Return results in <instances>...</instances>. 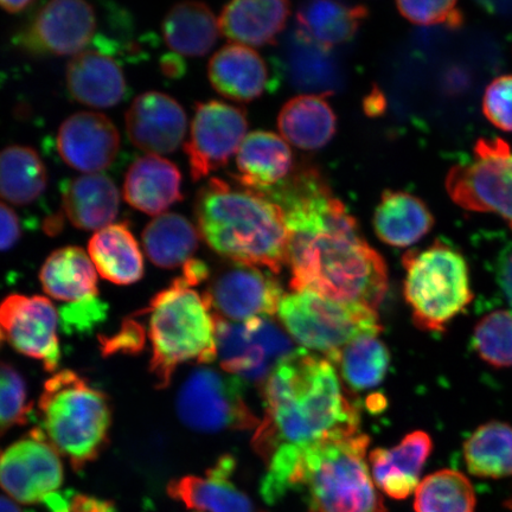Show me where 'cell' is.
<instances>
[{"label": "cell", "instance_id": "4", "mask_svg": "<svg viewBox=\"0 0 512 512\" xmlns=\"http://www.w3.org/2000/svg\"><path fill=\"white\" fill-rule=\"evenodd\" d=\"M369 438L360 431L334 435L306 450L285 494L302 492L310 512H387L367 464Z\"/></svg>", "mask_w": 512, "mask_h": 512}, {"label": "cell", "instance_id": "24", "mask_svg": "<svg viewBox=\"0 0 512 512\" xmlns=\"http://www.w3.org/2000/svg\"><path fill=\"white\" fill-rule=\"evenodd\" d=\"M285 73L299 91L332 95L342 86V70L332 49L319 44L298 28L286 41Z\"/></svg>", "mask_w": 512, "mask_h": 512}, {"label": "cell", "instance_id": "13", "mask_svg": "<svg viewBox=\"0 0 512 512\" xmlns=\"http://www.w3.org/2000/svg\"><path fill=\"white\" fill-rule=\"evenodd\" d=\"M247 130L246 112L241 108L216 100L198 104L184 145L194 181L226 165L239 152Z\"/></svg>", "mask_w": 512, "mask_h": 512}, {"label": "cell", "instance_id": "19", "mask_svg": "<svg viewBox=\"0 0 512 512\" xmlns=\"http://www.w3.org/2000/svg\"><path fill=\"white\" fill-rule=\"evenodd\" d=\"M433 450L430 434L409 433L399 445L370 453L371 476L383 494L405 499L418 489L420 476Z\"/></svg>", "mask_w": 512, "mask_h": 512}, {"label": "cell", "instance_id": "35", "mask_svg": "<svg viewBox=\"0 0 512 512\" xmlns=\"http://www.w3.org/2000/svg\"><path fill=\"white\" fill-rule=\"evenodd\" d=\"M467 471L485 479L512 476V426L491 420L480 425L463 446Z\"/></svg>", "mask_w": 512, "mask_h": 512}, {"label": "cell", "instance_id": "14", "mask_svg": "<svg viewBox=\"0 0 512 512\" xmlns=\"http://www.w3.org/2000/svg\"><path fill=\"white\" fill-rule=\"evenodd\" d=\"M0 328L21 354L54 371L61 361L59 313L46 297L12 294L0 304Z\"/></svg>", "mask_w": 512, "mask_h": 512}, {"label": "cell", "instance_id": "23", "mask_svg": "<svg viewBox=\"0 0 512 512\" xmlns=\"http://www.w3.org/2000/svg\"><path fill=\"white\" fill-rule=\"evenodd\" d=\"M293 165L285 139L273 132H252L243 140L236 157V181L243 188L264 194L285 182L294 171Z\"/></svg>", "mask_w": 512, "mask_h": 512}, {"label": "cell", "instance_id": "34", "mask_svg": "<svg viewBox=\"0 0 512 512\" xmlns=\"http://www.w3.org/2000/svg\"><path fill=\"white\" fill-rule=\"evenodd\" d=\"M368 16L363 5L338 2L305 3L297 11L298 29L326 48L347 43Z\"/></svg>", "mask_w": 512, "mask_h": 512}, {"label": "cell", "instance_id": "38", "mask_svg": "<svg viewBox=\"0 0 512 512\" xmlns=\"http://www.w3.org/2000/svg\"><path fill=\"white\" fill-rule=\"evenodd\" d=\"M476 507L471 480L457 470L434 472L415 491V512H475Z\"/></svg>", "mask_w": 512, "mask_h": 512}, {"label": "cell", "instance_id": "7", "mask_svg": "<svg viewBox=\"0 0 512 512\" xmlns=\"http://www.w3.org/2000/svg\"><path fill=\"white\" fill-rule=\"evenodd\" d=\"M405 298L422 331L444 332L475 299L469 266L462 254L441 241L425 251L408 252Z\"/></svg>", "mask_w": 512, "mask_h": 512}, {"label": "cell", "instance_id": "51", "mask_svg": "<svg viewBox=\"0 0 512 512\" xmlns=\"http://www.w3.org/2000/svg\"><path fill=\"white\" fill-rule=\"evenodd\" d=\"M505 505H507V508L512 512V497L509 499V501Z\"/></svg>", "mask_w": 512, "mask_h": 512}, {"label": "cell", "instance_id": "46", "mask_svg": "<svg viewBox=\"0 0 512 512\" xmlns=\"http://www.w3.org/2000/svg\"><path fill=\"white\" fill-rule=\"evenodd\" d=\"M113 504L102 501V499L86 496L75 495L69 499L68 512H113Z\"/></svg>", "mask_w": 512, "mask_h": 512}, {"label": "cell", "instance_id": "3", "mask_svg": "<svg viewBox=\"0 0 512 512\" xmlns=\"http://www.w3.org/2000/svg\"><path fill=\"white\" fill-rule=\"evenodd\" d=\"M195 217L201 238L234 264L279 273L288 262L290 232L283 210L260 192L211 178L197 192Z\"/></svg>", "mask_w": 512, "mask_h": 512}, {"label": "cell", "instance_id": "1", "mask_svg": "<svg viewBox=\"0 0 512 512\" xmlns=\"http://www.w3.org/2000/svg\"><path fill=\"white\" fill-rule=\"evenodd\" d=\"M266 196L283 210L290 232L292 290L376 311L387 293L386 264L319 171L294 170Z\"/></svg>", "mask_w": 512, "mask_h": 512}, {"label": "cell", "instance_id": "49", "mask_svg": "<svg viewBox=\"0 0 512 512\" xmlns=\"http://www.w3.org/2000/svg\"><path fill=\"white\" fill-rule=\"evenodd\" d=\"M34 4L35 3L31 2V0H18V2H15V0H5L4 2V0H2V2H0V9L9 12V14H19V12L27 10Z\"/></svg>", "mask_w": 512, "mask_h": 512}, {"label": "cell", "instance_id": "18", "mask_svg": "<svg viewBox=\"0 0 512 512\" xmlns=\"http://www.w3.org/2000/svg\"><path fill=\"white\" fill-rule=\"evenodd\" d=\"M120 136L106 115L80 112L63 121L57 134L60 156L75 170L98 174L110 168L117 157Z\"/></svg>", "mask_w": 512, "mask_h": 512}, {"label": "cell", "instance_id": "47", "mask_svg": "<svg viewBox=\"0 0 512 512\" xmlns=\"http://www.w3.org/2000/svg\"><path fill=\"white\" fill-rule=\"evenodd\" d=\"M497 277L505 298L512 306V247L499 262Z\"/></svg>", "mask_w": 512, "mask_h": 512}, {"label": "cell", "instance_id": "36", "mask_svg": "<svg viewBox=\"0 0 512 512\" xmlns=\"http://www.w3.org/2000/svg\"><path fill=\"white\" fill-rule=\"evenodd\" d=\"M48 174L38 153L28 146L12 145L0 151V198L27 206L46 191Z\"/></svg>", "mask_w": 512, "mask_h": 512}, {"label": "cell", "instance_id": "20", "mask_svg": "<svg viewBox=\"0 0 512 512\" xmlns=\"http://www.w3.org/2000/svg\"><path fill=\"white\" fill-rule=\"evenodd\" d=\"M235 462L222 457L204 477L187 476L171 482L169 495L197 512H264L232 482Z\"/></svg>", "mask_w": 512, "mask_h": 512}, {"label": "cell", "instance_id": "52", "mask_svg": "<svg viewBox=\"0 0 512 512\" xmlns=\"http://www.w3.org/2000/svg\"><path fill=\"white\" fill-rule=\"evenodd\" d=\"M3 339H4L3 330H2V328H0V345H2Z\"/></svg>", "mask_w": 512, "mask_h": 512}, {"label": "cell", "instance_id": "45", "mask_svg": "<svg viewBox=\"0 0 512 512\" xmlns=\"http://www.w3.org/2000/svg\"><path fill=\"white\" fill-rule=\"evenodd\" d=\"M21 223L14 210L0 203V252L9 251L21 239Z\"/></svg>", "mask_w": 512, "mask_h": 512}, {"label": "cell", "instance_id": "15", "mask_svg": "<svg viewBox=\"0 0 512 512\" xmlns=\"http://www.w3.org/2000/svg\"><path fill=\"white\" fill-rule=\"evenodd\" d=\"M215 316L232 323L270 318L278 312L283 288L259 267L234 264L213 280L206 293Z\"/></svg>", "mask_w": 512, "mask_h": 512}, {"label": "cell", "instance_id": "16", "mask_svg": "<svg viewBox=\"0 0 512 512\" xmlns=\"http://www.w3.org/2000/svg\"><path fill=\"white\" fill-rule=\"evenodd\" d=\"M95 29L96 16L91 4L55 0L37 12L18 41L30 53L75 56L91 43Z\"/></svg>", "mask_w": 512, "mask_h": 512}, {"label": "cell", "instance_id": "25", "mask_svg": "<svg viewBox=\"0 0 512 512\" xmlns=\"http://www.w3.org/2000/svg\"><path fill=\"white\" fill-rule=\"evenodd\" d=\"M67 87L80 104L110 108L123 100L126 81L123 70L112 57L94 50L75 55L67 67Z\"/></svg>", "mask_w": 512, "mask_h": 512}, {"label": "cell", "instance_id": "12", "mask_svg": "<svg viewBox=\"0 0 512 512\" xmlns=\"http://www.w3.org/2000/svg\"><path fill=\"white\" fill-rule=\"evenodd\" d=\"M63 483L60 454L40 428L0 452V488L21 504L46 503Z\"/></svg>", "mask_w": 512, "mask_h": 512}, {"label": "cell", "instance_id": "27", "mask_svg": "<svg viewBox=\"0 0 512 512\" xmlns=\"http://www.w3.org/2000/svg\"><path fill=\"white\" fill-rule=\"evenodd\" d=\"M62 202L74 227L101 230L111 226L118 216L120 196L111 178L87 174L67 183Z\"/></svg>", "mask_w": 512, "mask_h": 512}, {"label": "cell", "instance_id": "42", "mask_svg": "<svg viewBox=\"0 0 512 512\" xmlns=\"http://www.w3.org/2000/svg\"><path fill=\"white\" fill-rule=\"evenodd\" d=\"M483 111L492 125L512 132V75L501 76L490 83L484 93Z\"/></svg>", "mask_w": 512, "mask_h": 512}, {"label": "cell", "instance_id": "50", "mask_svg": "<svg viewBox=\"0 0 512 512\" xmlns=\"http://www.w3.org/2000/svg\"><path fill=\"white\" fill-rule=\"evenodd\" d=\"M0 512H22L12 499L0 496Z\"/></svg>", "mask_w": 512, "mask_h": 512}, {"label": "cell", "instance_id": "17", "mask_svg": "<svg viewBox=\"0 0 512 512\" xmlns=\"http://www.w3.org/2000/svg\"><path fill=\"white\" fill-rule=\"evenodd\" d=\"M187 113L168 94L147 92L132 102L126 113L128 138L149 155H168L183 143Z\"/></svg>", "mask_w": 512, "mask_h": 512}, {"label": "cell", "instance_id": "9", "mask_svg": "<svg viewBox=\"0 0 512 512\" xmlns=\"http://www.w3.org/2000/svg\"><path fill=\"white\" fill-rule=\"evenodd\" d=\"M446 189L459 207L502 216L512 230V147L501 138L478 140L472 158L448 172Z\"/></svg>", "mask_w": 512, "mask_h": 512}, {"label": "cell", "instance_id": "29", "mask_svg": "<svg viewBox=\"0 0 512 512\" xmlns=\"http://www.w3.org/2000/svg\"><path fill=\"white\" fill-rule=\"evenodd\" d=\"M40 281L51 298L69 304L98 297V271L80 247H63L48 256Z\"/></svg>", "mask_w": 512, "mask_h": 512}, {"label": "cell", "instance_id": "48", "mask_svg": "<svg viewBox=\"0 0 512 512\" xmlns=\"http://www.w3.org/2000/svg\"><path fill=\"white\" fill-rule=\"evenodd\" d=\"M162 66L163 72L169 76H181L185 69V64L181 57L175 55L165 57Z\"/></svg>", "mask_w": 512, "mask_h": 512}, {"label": "cell", "instance_id": "21", "mask_svg": "<svg viewBox=\"0 0 512 512\" xmlns=\"http://www.w3.org/2000/svg\"><path fill=\"white\" fill-rule=\"evenodd\" d=\"M208 74L216 92L234 101H253L274 85L266 61L241 44H228L217 51L209 62Z\"/></svg>", "mask_w": 512, "mask_h": 512}, {"label": "cell", "instance_id": "40", "mask_svg": "<svg viewBox=\"0 0 512 512\" xmlns=\"http://www.w3.org/2000/svg\"><path fill=\"white\" fill-rule=\"evenodd\" d=\"M31 411L23 376L11 364L0 363V439L12 428L27 424Z\"/></svg>", "mask_w": 512, "mask_h": 512}, {"label": "cell", "instance_id": "8", "mask_svg": "<svg viewBox=\"0 0 512 512\" xmlns=\"http://www.w3.org/2000/svg\"><path fill=\"white\" fill-rule=\"evenodd\" d=\"M278 315L288 334L299 344L323 352L332 362L356 338L380 335L381 331L375 310L305 291L284 296Z\"/></svg>", "mask_w": 512, "mask_h": 512}, {"label": "cell", "instance_id": "6", "mask_svg": "<svg viewBox=\"0 0 512 512\" xmlns=\"http://www.w3.org/2000/svg\"><path fill=\"white\" fill-rule=\"evenodd\" d=\"M211 310L206 294L181 278L151 300L145 313L150 317V371L157 388L168 387L181 364L215 360L216 316Z\"/></svg>", "mask_w": 512, "mask_h": 512}, {"label": "cell", "instance_id": "30", "mask_svg": "<svg viewBox=\"0 0 512 512\" xmlns=\"http://www.w3.org/2000/svg\"><path fill=\"white\" fill-rule=\"evenodd\" d=\"M281 136L298 149H323L334 138L337 118L323 95L305 94L287 101L278 117Z\"/></svg>", "mask_w": 512, "mask_h": 512}, {"label": "cell", "instance_id": "37", "mask_svg": "<svg viewBox=\"0 0 512 512\" xmlns=\"http://www.w3.org/2000/svg\"><path fill=\"white\" fill-rule=\"evenodd\" d=\"M334 362L338 363L348 386L356 392H364L383 382L390 357L379 335H364L349 343Z\"/></svg>", "mask_w": 512, "mask_h": 512}, {"label": "cell", "instance_id": "43", "mask_svg": "<svg viewBox=\"0 0 512 512\" xmlns=\"http://www.w3.org/2000/svg\"><path fill=\"white\" fill-rule=\"evenodd\" d=\"M106 316V305L98 297L69 304L61 310L63 329L68 332H85L101 323Z\"/></svg>", "mask_w": 512, "mask_h": 512}, {"label": "cell", "instance_id": "26", "mask_svg": "<svg viewBox=\"0 0 512 512\" xmlns=\"http://www.w3.org/2000/svg\"><path fill=\"white\" fill-rule=\"evenodd\" d=\"M291 5L278 0H236L224 6L219 19L222 34L241 46L273 44L284 30Z\"/></svg>", "mask_w": 512, "mask_h": 512}, {"label": "cell", "instance_id": "32", "mask_svg": "<svg viewBox=\"0 0 512 512\" xmlns=\"http://www.w3.org/2000/svg\"><path fill=\"white\" fill-rule=\"evenodd\" d=\"M163 36L176 54L188 57L207 55L219 38L220 24L206 4H177L165 16Z\"/></svg>", "mask_w": 512, "mask_h": 512}, {"label": "cell", "instance_id": "2", "mask_svg": "<svg viewBox=\"0 0 512 512\" xmlns=\"http://www.w3.org/2000/svg\"><path fill=\"white\" fill-rule=\"evenodd\" d=\"M265 416L253 439L267 469L261 496L267 504L285 497V488L304 452L344 432L357 431L360 416L345 398L331 362L297 350L264 384Z\"/></svg>", "mask_w": 512, "mask_h": 512}, {"label": "cell", "instance_id": "10", "mask_svg": "<svg viewBox=\"0 0 512 512\" xmlns=\"http://www.w3.org/2000/svg\"><path fill=\"white\" fill-rule=\"evenodd\" d=\"M179 419L191 430L217 433L258 427L243 399V382L210 368H197L179 389L176 401Z\"/></svg>", "mask_w": 512, "mask_h": 512}, {"label": "cell", "instance_id": "31", "mask_svg": "<svg viewBox=\"0 0 512 512\" xmlns=\"http://www.w3.org/2000/svg\"><path fill=\"white\" fill-rule=\"evenodd\" d=\"M88 254L101 277L115 285H132L143 278L144 256L125 223L98 230L89 241Z\"/></svg>", "mask_w": 512, "mask_h": 512}, {"label": "cell", "instance_id": "28", "mask_svg": "<svg viewBox=\"0 0 512 512\" xmlns=\"http://www.w3.org/2000/svg\"><path fill=\"white\" fill-rule=\"evenodd\" d=\"M374 229L384 243L409 247L431 232L434 217L426 204L408 192L384 191L374 214Z\"/></svg>", "mask_w": 512, "mask_h": 512}, {"label": "cell", "instance_id": "39", "mask_svg": "<svg viewBox=\"0 0 512 512\" xmlns=\"http://www.w3.org/2000/svg\"><path fill=\"white\" fill-rule=\"evenodd\" d=\"M472 345L489 366L512 368V311L496 310L480 319L473 329Z\"/></svg>", "mask_w": 512, "mask_h": 512}, {"label": "cell", "instance_id": "41", "mask_svg": "<svg viewBox=\"0 0 512 512\" xmlns=\"http://www.w3.org/2000/svg\"><path fill=\"white\" fill-rule=\"evenodd\" d=\"M400 14L418 25H447L457 28L464 19L456 2H399Z\"/></svg>", "mask_w": 512, "mask_h": 512}, {"label": "cell", "instance_id": "5", "mask_svg": "<svg viewBox=\"0 0 512 512\" xmlns=\"http://www.w3.org/2000/svg\"><path fill=\"white\" fill-rule=\"evenodd\" d=\"M38 408V428L74 470H82L105 450L112 425L110 400L79 374L62 370L51 376Z\"/></svg>", "mask_w": 512, "mask_h": 512}, {"label": "cell", "instance_id": "22", "mask_svg": "<svg viewBox=\"0 0 512 512\" xmlns=\"http://www.w3.org/2000/svg\"><path fill=\"white\" fill-rule=\"evenodd\" d=\"M124 198L131 207L151 216L182 201V175L170 160L157 155L140 157L128 169Z\"/></svg>", "mask_w": 512, "mask_h": 512}, {"label": "cell", "instance_id": "33", "mask_svg": "<svg viewBox=\"0 0 512 512\" xmlns=\"http://www.w3.org/2000/svg\"><path fill=\"white\" fill-rule=\"evenodd\" d=\"M201 235L184 216L165 213L153 219L143 232L147 258L160 268H177L189 262L200 245Z\"/></svg>", "mask_w": 512, "mask_h": 512}, {"label": "cell", "instance_id": "44", "mask_svg": "<svg viewBox=\"0 0 512 512\" xmlns=\"http://www.w3.org/2000/svg\"><path fill=\"white\" fill-rule=\"evenodd\" d=\"M144 329L143 326L138 324L136 320L130 319L123 325L118 334L105 339L102 342L106 355L117 354V352H124V354H134L143 349L144 344Z\"/></svg>", "mask_w": 512, "mask_h": 512}, {"label": "cell", "instance_id": "11", "mask_svg": "<svg viewBox=\"0 0 512 512\" xmlns=\"http://www.w3.org/2000/svg\"><path fill=\"white\" fill-rule=\"evenodd\" d=\"M216 349L221 367L239 380L262 383L297 350L268 318L232 323L216 317Z\"/></svg>", "mask_w": 512, "mask_h": 512}]
</instances>
